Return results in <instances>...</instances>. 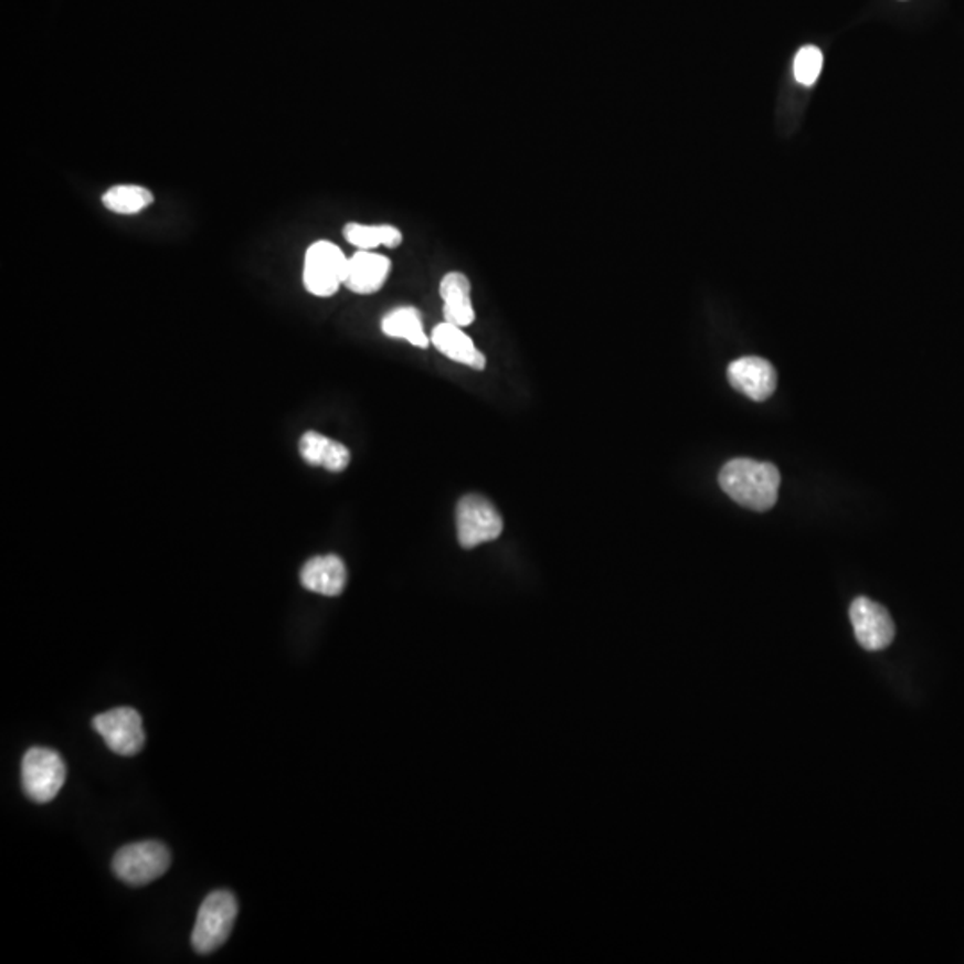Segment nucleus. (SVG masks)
I'll use <instances>...</instances> for the list:
<instances>
[{"label":"nucleus","instance_id":"5","mask_svg":"<svg viewBox=\"0 0 964 964\" xmlns=\"http://www.w3.org/2000/svg\"><path fill=\"white\" fill-rule=\"evenodd\" d=\"M66 766L56 750L33 746L22 760V786L36 804L54 801L65 784Z\"/></svg>","mask_w":964,"mask_h":964},{"label":"nucleus","instance_id":"16","mask_svg":"<svg viewBox=\"0 0 964 964\" xmlns=\"http://www.w3.org/2000/svg\"><path fill=\"white\" fill-rule=\"evenodd\" d=\"M343 236L358 251H373V248L379 247L396 248L401 247L402 242H404L401 229L390 224L367 225L349 222L343 227Z\"/></svg>","mask_w":964,"mask_h":964},{"label":"nucleus","instance_id":"6","mask_svg":"<svg viewBox=\"0 0 964 964\" xmlns=\"http://www.w3.org/2000/svg\"><path fill=\"white\" fill-rule=\"evenodd\" d=\"M457 540L463 549L494 541L502 534L504 520L483 495H465L456 508Z\"/></svg>","mask_w":964,"mask_h":964},{"label":"nucleus","instance_id":"1","mask_svg":"<svg viewBox=\"0 0 964 964\" xmlns=\"http://www.w3.org/2000/svg\"><path fill=\"white\" fill-rule=\"evenodd\" d=\"M718 483L729 497L752 511H769L777 502L781 474L772 463L738 457L725 463Z\"/></svg>","mask_w":964,"mask_h":964},{"label":"nucleus","instance_id":"15","mask_svg":"<svg viewBox=\"0 0 964 964\" xmlns=\"http://www.w3.org/2000/svg\"><path fill=\"white\" fill-rule=\"evenodd\" d=\"M384 335L396 340H404L419 349L431 346V336L425 335L422 312L413 306H401L384 315L381 321Z\"/></svg>","mask_w":964,"mask_h":964},{"label":"nucleus","instance_id":"11","mask_svg":"<svg viewBox=\"0 0 964 964\" xmlns=\"http://www.w3.org/2000/svg\"><path fill=\"white\" fill-rule=\"evenodd\" d=\"M443 300V318L454 326H472L476 321V309L472 304L470 279L462 272H448L439 283Z\"/></svg>","mask_w":964,"mask_h":964},{"label":"nucleus","instance_id":"13","mask_svg":"<svg viewBox=\"0 0 964 964\" xmlns=\"http://www.w3.org/2000/svg\"><path fill=\"white\" fill-rule=\"evenodd\" d=\"M300 583L306 590L320 595L336 596L347 584L346 563L338 555H318L304 564Z\"/></svg>","mask_w":964,"mask_h":964},{"label":"nucleus","instance_id":"8","mask_svg":"<svg viewBox=\"0 0 964 964\" xmlns=\"http://www.w3.org/2000/svg\"><path fill=\"white\" fill-rule=\"evenodd\" d=\"M850 622L856 639L865 650L879 653L890 647L894 639V624L890 613L867 596H857L852 602Z\"/></svg>","mask_w":964,"mask_h":964},{"label":"nucleus","instance_id":"9","mask_svg":"<svg viewBox=\"0 0 964 964\" xmlns=\"http://www.w3.org/2000/svg\"><path fill=\"white\" fill-rule=\"evenodd\" d=\"M727 379L731 386L752 401L763 402L774 395L777 388V372L774 364L758 356L737 359L727 367Z\"/></svg>","mask_w":964,"mask_h":964},{"label":"nucleus","instance_id":"2","mask_svg":"<svg viewBox=\"0 0 964 964\" xmlns=\"http://www.w3.org/2000/svg\"><path fill=\"white\" fill-rule=\"evenodd\" d=\"M239 917V902L231 891L216 890L205 897L199 909L195 928L191 932V946L199 954L219 951L231 936Z\"/></svg>","mask_w":964,"mask_h":964},{"label":"nucleus","instance_id":"12","mask_svg":"<svg viewBox=\"0 0 964 964\" xmlns=\"http://www.w3.org/2000/svg\"><path fill=\"white\" fill-rule=\"evenodd\" d=\"M431 343L442 352L445 358L453 359L456 363L466 364L474 370L486 369V358L470 336L466 335L463 327L454 326L448 321H442L431 332Z\"/></svg>","mask_w":964,"mask_h":964},{"label":"nucleus","instance_id":"7","mask_svg":"<svg viewBox=\"0 0 964 964\" xmlns=\"http://www.w3.org/2000/svg\"><path fill=\"white\" fill-rule=\"evenodd\" d=\"M94 727L115 754L131 758L144 749V723L136 709L117 708L98 714L94 718Z\"/></svg>","mask_w":964,"mask_h":964},{"label":"nucleus","instance_id":"4","mask_svg":"<svg viewBox=\"0 0 964 964\" xmlns=\"http://www.w3.org/2000/svg\"><path fill=\"white\" fill-rule=\"evenodd\" d=\"M170 852L159 841H140V844L121 847L115 859L113 870L120 881L129 886H145L156 881L170 868Z\"/></svg>","mask_w":964,"mask_h":964},{"label":"nucleus","instance_id":"18","mask_svg":"<svg viewBox=\"0 0 964 964\" xmlns=\"http://www.w3.org/2000/svg\"><path fill=\"white\" fill-rule=\"evenodd\" d=\"M822 68H824V54H822L820 49L806 45L797 52L793 71H795L798 83L804 84V86H813L820 77Z\"/></svg>","mask_w":964,"mask_h":964},{"label":"nucleus","instance_id":"10","mask_svg":"<svg viewBox=\"0 0 964 964\" xmlns=\"http://www.w3.org/2000/svg\"><path fill=\"white\" fill-rule=\"evenodd\" d=\"M392 272L390 257L373 251H358L349 257L346 288L356 295H373L384 286Z\"/></svg>","mask_w":964,"mask_h":964},{"label":"nucleus","instance_id":"14","mask_svg":"<svg viewBox=\"0 0 964 964\" xmlns=\"http://www.w3.org/2000/svg\"><path fill=\"white\" fill-rule=\"evenodd\" d=\"M298 451L304 462L329 472H343L350 463V451L346 445L315 431L304 434Z\"/></svg>","mask_w":964,"mask_h":964},{"label":"nucleus","instance_id":"17","mask_svg":"<svg viewBox=\"0 0 964 964\" xmlns=\"http://www.w3.org/2000/svg\"><path fill=\"white\" fill-rule=\"evenodd\" d=\"M155 202L152 191L136 184L113 187L103 195V204L107 211L117 214H136L147 210Z\"/></svg>","mask_w":964,"mask_h":964},{"label":"nucleus","instance_id":"3","mask_svg":"<svg viewBox=\"0 0 964 964\" xmlns=\"http://www.w3.org/2000/svg\"><path fill=\"white\" fill-rule=\"evenodd\" d=\"M349 257L327 240L312 243L304 257V286L315 297H332L346 285Z\"/></svg>","mask_w":964,"mask_h":964}]
</instances>
